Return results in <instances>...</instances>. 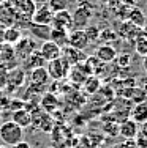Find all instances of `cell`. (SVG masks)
Listing matches in <instances>:
<instances>
[{"instance_id": "obj_1", "label": "cell", "mask_w": 147, "mask_h": 148, "mask_svg": "<svg viewBox=\"0 0 147 148\" xmlns=\"http://www.w3.org/2000/svg\"><path fill=\"white\" fill-rule=\"evenodd\" d=\"M24 137V129L19 125H16L14 121L8 120V121H3L0 125V140L3 142V145L11 147L16 145L22 140Z\"/></svg>"}, {"instance_id": "obj_2", "label": "cell", "mask_w": 147, "mask_h": 148, "mask_svg": "<svg viewBox=\"0 0 147 148\" xmlns=\"http://www.w3.org/2000/svg\"><path fill=\"white\" fill-rule=\"evenodd\" d=\"M70 68H71L70 63L66 62L63 57H60V58H55V60L48 62L46 71L49 74V79L59 82V80L66 79V76H68V73H70Z\"/></svg>"}, {"instance_id": "obj_3", "label": "cell", "mask_w": 147, "mask_h": 148, "mask_svg": "<svg viewBox=\"0 0 147 148\" xmlns=\"http://www.w3.org/2000/svg\"><path fill=\"white\" fill-rule=\"evenodd\" d=\"M93 16V8L89 6H78L75 13H71L73 17V29L71 30H84L89 27V22Z\"/></svg>"}, {"instance_id": "obj_4", "label": "cell", "mask_w": 147, "mask_h": 148, "mask_svg": "<svg viewBox=\"0 0 147 148\" xmlns=\"http://www.w3.org/2000/svg\"><path fill=\"white\" fill-rule=\"evenodd\" d=\"M16 25V11L11 2L0 3V30L10 29Z\"/></svg>"}, {"instance_id": "obj_5", "label": "cell", "mask_w": 147, "mask_h": 148, "mask_svg": "<svg viewBox=\"0 0 147 148\" xmlns=\"http://www.w3.org/2000/svg\"><path fill=\"white\" fill-rule=\"evenodd\" d=\"M35 44L37 43H35L30 36H22L19 41H17V44H14V47H13V51H14V57L22 62V60L29 57L33 51L38 49Z\"/></svg>"}, {"instance_id": "obj_6", "label": "cell", "mask_w": 147, "mask_h": 148, "mask_svg": "<svg viewBox=\"0 0 147 148\" xmlns=\"http://www.w3.org/2000/svg\"><path fill=\"white\" fill-rule=\"evenodd\" d=\"M11 5L16 11V17H26V19H32L37 5L33 0H11Z\"/></svg>"}, {"instance_id": "obj_7", "label": "cell", "mask_w": 147, "mask_h": 148, "mask_svg": "<svg viewBox=\"0 0 147 148\" xmlns=\"http://www.w3.org/2000/svg\"><path fill=\"white\" fill-rule=\"evenodd\" d=\"M38 51H40L41 57L44 58V62H51V60L62 57V47H59L52 41H43L40 44V47H38Z\"/></svg>"}, {"instance_id": "obj_8", "label": "cell", "mask_w": 147, "mask_h": 148, "mask_svg": "<svg viewBox=\"0 0 147 148\" xmlns=\"http://www.w3.org/2000/svg\"><path fill=\"white\" fill-rule=\"evenodd\" d=\"M62 57L70 63V66H76V65H79V63L86 62L89 55H87L84 51H79V49L66 46V47L62 49Z\"/></svg>"}, {"instance_id": "obj_9", "label": "cell", "mask_w": 147, "mask_h": 148, "mask_svg": "<svg viewBox=\"0 0 147 148\" xmlns=\"http://www.w3.org/2000/svg\"><path fill=\"white\" fill-rule=\"evenodd\" d=\"M52 29H65V30H71L73 29V17L71 13L68 10H63V11L54 13V17H52Z\"/></svg>"}, {"instance_id": "obj_10", "label": "cell", "mask_w": 147, "mask_h": 148, "mask_svg": "<svg viewBox=\"0 0 147 148\" xmlns=\"http://www.w3.org/2000/svg\"><path fill=\"white\" fill-rule=\"evenodd\" d=\"M52 17H54V13L51 11V8L46 5H40L37 6L33 16H32V22L33 24H41V25H51L52 24Z\"/></svg>"}, {"instance_id": "obj_11", "label": "cell", "mask_w": 147, "mask_h": 148, "mask_svg": "<svg viewBox=\"0 0 147 148\" xmlns=\"http://www.w3.org/2000/svg\"><path fill=\"white\" fill-rule=\"evenodd\" d=\"M95 57L100 60V62H103V63H111V62H114L115 57H117V49L114 47L112 44H109V43H104V44H101V46H98L97 47V51H95Z\"/></svg>"}, {"instance_id": "obj_12", "label": "cell", "mask_w": 147, "mask_h": 148, "mask_svg": "<svg viewBox=\"0 0 147 148\" xmlns=\"http://www.w3.org/2000/svg\"><path fill=\"white\" fill-rule=\"evenodd\" d=\"M139 132V125H136L133 120L125 118L124 121L119 125V134L127 140H135V137Z\"/></svg>"}, {"instance_id": "obj_13", "label": "cell", "mask_w": 147, "mask_h": 148, "mask_svg": "<svg viewBox=\"0 0 147 148\" xmlns=\"http://www.w3.org/2000/svg\"><path fill=\"white\" fill-rule=\"evenodd\" d=\"M68 46L70 47H75V49H79V51H84L89 46V40H87L84 30H70Z\"/></svg>"}, {"instance_id": "obj_14", "label": "cell", "mask_w": 147, "mask_h": 148, "mask_svg": "<svg viewBox=\"0 0 147 148\" xmlns=\"http://www.w3.org/2000/svg\"><path fill=\"white\" fill-rule=\"evenodd\" d=\"M27 29H29V33L32 35L35 40L41 41V43L43 41H49V38H51V30H52L51 25H41V24L30 22Z\"/></svg>"}, {"instance_id": "obj_15", "label": "cell", "mask_w": 147, "mask_h": 148, "mask_svg": "<svg viewBox=\"0 0 147 148\" xmlns=\"http://www.w3.org/2000/svg\"><path fill=\"white\" fill-rule=\"evenodd\" d=\"M11 121L19 125L22 129L32 126V112L29 109H16L11 115Z\"/></svg>"}, {"instance_id": "obj_16", "label": "cell", "mask_w": 147, "mask_h": 148, "mask_svg": "<svg viewBox=\"0 0 147 148\" xmlns=\"http://www.w3.org/2000/svg\"><path fill=\"white\" fill-rule=\"evenodd\" d=\"M130 120L136 123V125H142L147 121V103H138L130 109Z\"/></svg>"}, {"instance_id": "obj_17", "label": "cell", "mask_w": 147, "mask_h": 148, "mask_svg": "<svg viewBox=\"0 0 147 148\" xmlns=\"http://www.w3.org/2000/svg\"><path fill=\"white\" fill-rule=\"evenodd\" d=\"M43 66H44V58L41 57V54H40L38 49H37V51H33L27 58L22 60V68L24 69H30V71H33V69L43 68Z\"/></svg>"}, {"instance_id": "obj_18", "label": "cell", "mask_w": 147, "mask_h": 148, "mask_svg": "<svg viewBox=\"0 0 147 148\" xmlns=\"http://www.w3.org/2000/svg\"><path fill=\"white\" fill-rule=\"evenodd\" d=\"M22 38V30L17 29V27H10V29L2 30V40L5 41L8 46H14L17 44V41Z\"/></svg>"}, {"instance_id": "obj_19", "label": "cell", "mask_w": 147, "mask_h": 148, "mask_svg": "<svg viewBox=\"0 0 147 148\" xmlns=\"http://www.w3.org/2000/svg\"><path fill=\"white\" fill-rule=\"evenodd\" d=\"M57 96L54 93H43V98H41V110L46 112V114H54L57 110Z\"/></svg>"}, {"instance_id": "obj_20", "label": "cell", "mask_w": 147, "mask_h": 148, "mask_svg": "<svg viewBox=\"0 0 147 148\" xmlns=\"http://www.w3.org/2000/svg\"><path fill=\"white\" fill-rule=\"evenodd\" d=\"M68 35H70V32L65 30V29H52L49 41H52V43H55L59 47L63 49L68 46Z\"/></svg>"}, {"instance_id": "obj_21", "label": "cell", "mask_w": 147, "mask_h": 148, "mask_svg": "<svg viewBox=\"0 0 147 148\" xmlns=\"http://www.w3.org/2000/svg\"><path fill=\"white\" fill-rule=\"evenodd\" d=\"M81 87H82V90L86 91L87 95H95L97 91L101 88V79L98 76H95V74L87 76Z\"/></svg>"}, {"instance_id": "obj_22", "label": "cell", "mask_w": 147, "mask_h": 148, "mask_svg": "<svg viewBox=\"0 0 147 148\" xmlns=\"http://www.w3.org/2000/svg\"><path fill=\"white\" fill-rule=\"evenodd\" d=\"M127 21L131 24V25L141 29V27L146 24V14H144V11H142L141 8L135 6V8L130 10V13H128V16H127Z\"/></svg>"}, {"instance_id": "obj_23", "label": "cell", "mask_w": 147, "mask_h": 148, "mask_svg": "<svg viewBox=\"0 0 147 148\" xmlns=\"http://www.w3.org/2000/svg\"><path fill=\"white\" fill-rule=\"evenodd\" d=\"M30 80H32L33 85H38V87H44L49 80V74L46 71V68H37L33 69L32 74H30Z\"/></svg>"}, {"instance_id": "obj_24", "label": "cell", "mask_w": 147, "mask_h": 148, "mask_svg": "<svg viewBox=\"0 0 147 148\" xmlns=\"http://www.w3.org/2000/svg\"><path fill=\"white\" fill-rule=\"evenodd\" d=\"M66 77H68L70 82L75 84V85H82V82L86 80L87 76L82 73V69L76 65V66H71V68H70V73H68V76H66Z\"/></svg>"}, {"instance_id": "obj_25", "label": "cell", "mask_w": 147, "mask_h": 148, "mask_svg": "<svg viewBox=\"0 0 147 148\" xmlns=\"http://www.w3.org/2000/svg\"><path fill=\"white\" fill-rule=\"evenodd\" d=\"M48 6L51 8L52 13H59V11H63V10H68L70 2L68 0H49Z\"/></svg>"}, {"instance_id": "obj_26", "label": "cell", "mask_w": 147, "mask_h": 148, "mask_svg": "<svg viewBox=\"0 0 147 148\" xmlns=\"http://www.w3.org/2000/svg\"><path fill=\"white\" fill-rule=\"evenodd\" d=\"M84 33H86L87 40H89V44L90 43H95L97 40H100V29L95 27V25L86 27V29H84Z\"/></svg>"}, {"instance_id": "obj_27", "label": "cell", "mask_w": 147, "mask_h": 148, "mask_svg": "<svg viewBox=\"0 0 147 148\" xmlns=\"http://www.w3.org/2000/svg\"><path fill=\"white\" fill-rule=\"evenodd\" d=\"M135 52L139 55V57H142V58L147 55V40L146 38L141 36L139 40L135 41Z\"/></svg>"}, {"instance_id": "obj_28", "label": "cell", "mask_w": 147, "mask_h": 148, "mask_svg": "<svg viewBox=\"0 0 147 148\" xmlns=\"http://www.w3.org/2000/svg\"><path fill=\"white\" fill-rule=\"evenodd\" d=\"M115 63H117V66H120V68H128V66L131 65V57L128 54H122L120 57H115Z\"/></svg>"}, {"instance_id": "obj_29", "label": "cell", "mask_w": 147, "mask_h": 148, "mask_svg": "<svg viewBox=\"0 0 147 148\" xmlns=\"http://www.w3.org/2000/svg\"><path fill=\"white\" fill-rule=\"evenodd\" d=\"M73 148H92V143H90V140H89V136L78 137V140H76V143H75Z\"/></svg>"}, {"instance_id": "obj_30", "label": "cell", "mask_w": 147, "mask_h": 148, "mask_svg": "<svg viewBox=\"0 0 147 148\" xmlns=\"http://www.w3.org/2000/svg\"><path fill=\"white\" fill-rule=\"evenodd\" d=\"M135 143H136V147H138V148H147V136L139 131L138 136L135 137Z\"/></svg>"}, {"instance_id": "obj_31", "label": "cell", "mask_w": 147, "mask_h": 148, "mask_svg": "<svg viewBox=\"0 0 147 148\" xmlns=\"http://www.w3.org/2000/svg\"><path fill=\"white\" fill-rule=\"evenodd\" d=\"M100 38L104 41H114L115 38H117V35H115L111 29H104L103 32H100Z\"/></svg>"}, {"instance_id": "obj_32", "label": "cell", "mask_w": 147, "mask_h": 148, "mask_svg": "<svg viewBox=\"0 0 147 148\" xmlns=\"http://www.w3.org/2000/svg\"><path fill=\"white\" fill-rule=\"evenodd\" d=\"M8 148H32V145H30L29 142H24V140H21L19 143H16V145H11Z\"/></svg>"}, {"instance_id": "obj_33", "label": "cell", "mask_w": 147, "mask_h": 148, "mask_svg": "<svg viewBox=\"0 0 147 148\" xmlns=\"http://www.w3.org/2000/svg\"><path fill=\"white\" fill-rule=\"evenodd\" d=\"M141 35H142V38L147 40V24H144V25L141 27Z\"/></svg>"}, {"instance_id": "obj_34", "label": "cell", "mask_w": 147, "mask_h": 148, "mask_svg": "<svg viewBox=\"0 0 147 148\" xmlns=\"http://www.w3.org/2000/svg\"><path fill=\"white\" fill-rule=\"evenodd\" d=\"M141 90L147 95V79H142V84H141Z\"/></svg>"}, {"instance_id": "obj_35", "label": "cell", "mask_w": 147, "mask_h": 148, "mask_svg": "<svg viewBox=\"0 0 147 148\" xmlns=\"http://www.w3.org/2000/svg\"><path fill=\"white\" fill-rule=\"evenodd\" d=\"M49 2V0H33V3L37 6H40V5H46V3Z\"/></svg>"}, {"instance_id": "obj_36", "label": "cell", "mask_w": 147, "mask_h": 148, "mask_svg": "<svg viewBox=\"0 0 147 148\" xmlns=\"http://www.w3.org/2000/svg\"><path fill=\"white\" fill-rule=\"evenodd\" d=\"M139 131H141L142 134H146V136H147V121L141 125V129H139Z\"/></svg>"}, {"instance_id": "obj_37", "label": "cell", "mask_w": 147, "mask_h": 148, "mask_svg": "<svg viewBox=\"0 0 147 148\" xmlns=\"http://www.w3.org/2000/svg\"><path fill=\"white\" fill-rule=\"evenodd\" d=\"M142 69L146 71V74H147V55L144 58H142Z\"/></svg>"}, {"instance_id": "obj_38", "label": "cell", "mask_w": 147, "mask_h": 148, "mask_svg": "<svg viewBox=\"0 0 147 148\" xmlns=\"http://www.w3.org/2000/svg\"><path fill=\"white\" fill-rule=\"evenodd\" d=\"M70 3H73V2H79V0H68Z\"/></svg>"}, {"instance_id": "obj_39", "label": "cell", "mask_w": 147, "mask_h": 148, "mask_svg": "<svg viewBox=\"0 0 147 148\" xmlns=\"http://www.w3.org/2000/svg\"><path fill=\"white\" fill-rule=\"evenodd\" d=\"M0 148H8V147H5V145H0Z\"/></svg>"}]
</instances>
